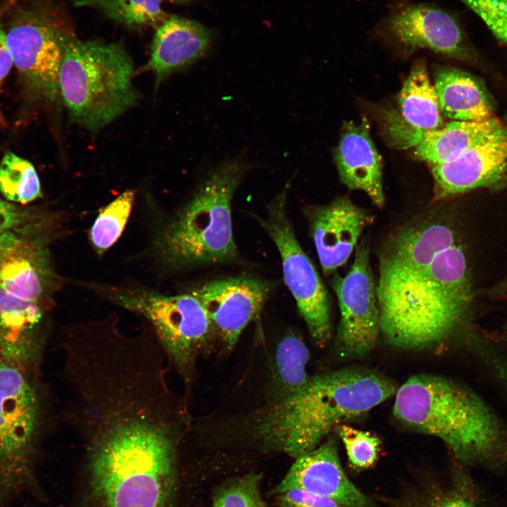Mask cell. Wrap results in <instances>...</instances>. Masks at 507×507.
<instances>
[{"mask_svg":"<svg viewBox=\"0 0 507 507\" xmlns=\"http://www.w3.org/2000/svg\"><path fill=\"white\" fill-rule=\"evenodd\" d=\"M380 332L406 351L451 338L472 299L466 257L451 228L425 220L402 227L385 244L376 286Z\"/></svg>","mask_w":507,"mask_h":507,"instance_id":"cell-1","label":"cell"},{"mask_svg":"<svg viewBox=\"0 0 507 507\" xmlns=\"http://www.w3.org/2000/svg\"><path fill=\"white\" fill-rule=\"evenodd\" d=\"M182 434L145 417H115L84 431L86 507H175Z\"/></svg>","mask_w":507,"mask_h":507,"instance_id":"cell-2","label":"cell"},{"mask_svg":"<svg viewBox=\"0 0 507 507\" xmlns=\"http://www.w3.org/2000/svg\"><path fill=\"white\" fill-rule=\"evenodd\" d=\"M396 390L391 380L367 369L325 373L253 413L249 432L265 448L295 459L316 448L342 422L365 414Z\"/></svg>","mask_w":507,"mask_h":507,"instance_id":"cell-3","label":"cell"},{"mask_svg":"<svg viewBox=\"0 0 507 507\" xmlns=\"http://www.w3.org/2000/svg\"><path fill=\"white\" fill-rule=\"evenodd\" d=\"M393 413L404 426L441 439L465 468L507 470V425L467 386L437 375L411 376L397 388Z\"/></svg>","mask_w":507,"mask_h":507,"instance_id":"cell-4","label":"cell"},{"mask_svg":"<svg viewBox=\"0 0 507 507\" xmlns=\"http://www.w3.org/2000/svg\"><path fill=\"white\" fill-rule=\"evenodd\" d=\"M244 171L238 158L220 165L163 227L156 244L167 266L183 270L237 259L231 207Z\"/></svg>","mask_w":507,"mask_h":507,"instance_id":"cell-5","label":"cell"},{"mask_svg":"<svg viewBox=\"0 0 507 507\" xmlns=\"http://www.w3.org/2000/svg\"><path fill=\"white\" fill-rule=\"evenodd\" d=\"M132 75L133 62L123 45L74 37L64 49L59 96L71 119L96 132L139 101Z\"/></svg>","mask_w":507,"mask_h":507,"instance_id":"cell-6","label":"cell"},{"mask_svg":"<svg viewBox=\"0 0 507 507\" xmlns=\"http://www.w3.org/2000/svg\"><path fill=\"white\" fill-rule=\"evenodd\" d=\"M114 303L144 318L159 342L168 368L186 384L193 378L197 357L213 332L208 315L191 292L166 295L142 289L106 290Z\"/></svg>","mask_w":507,"mask_h":507,"instance_id":"cell-7","label":"cell"},{"mask_svg":"<svg viewBox=\"0 0 507 507\" xmlns=\"http://www.w3.org/2000/svg\"><path fill=\"white\" fill-rule=\"evenodd\" d=\"M4 29L13 65L28 90L39 99L57 100L64 49L75 37L65 12L52 0H35L17 8Z\"/></svg>","mask_w":507,"mask_h":507,"instance_id":"cell-8","label":"cell"},{"mask_svg":"<svg viewBox=\"0 0 507 507\" xmlns=\"http://www.w3.org/2000/svg\"><path fill=\"white\" fill-rule=\"evenodd\" d=\"M41 403L23 368L0 361V489L14 492L32 480Z\"/></svg>","mask_w":507,"mask_h":507,"instance_id":"cell-9","label":"cell"},{"mask_svg":"<svg viewBox=\"0 0 507 507\" xmlns=\"http://www.w3.org/2000/svg\"><path fill=\"white\" fill-rule=\"evenodd\" d=\"M285 187L267 205L265 216L253 214L275 243L283 277L314 342L324 346L331 337L330 309L326 289L299 242L287 213Z\"/></svg>","mask_w":507,"mask_h":507,"instance_id":"cell-10","label":"cell"},{"mask_svg":"<svg viewBox=\"0 0 507 507\" xmlns=\"http://www.w3.org/2000/svg\"><path fill=\"white\" fill-rule=\"evenodd\" d=\"M56 220L0 234V289L46 309L61 284L50 249Z\"/></svg>","mask_w":507,"mask_h":507,"instance_id":"cell-11","label":"cell"},{"mask_svg":"<svg viewBox=\"0 0 507 507\" xmlns=\"http://www.w3.org/2000/svg\"><path fill=\"white\" fill-rule=\"evenodd\" d=\"M373 28L377 37L405 52L428 49L465 62L478 60L458 18L433 4L409 1L395 4Z\"/></svg>","mask_w":507,"mask_h":507,"instance_id":"cell-12","label":"cell"},{"mask_svg":"<svg viewBox=\"0 0 507 507\" xmlns=\"http://www.w3.org/2000/svg\"><path fill=\"white\" fill-rule=\"evenodd\" d=\"M332 288L340 311L335 337L337 353L344 358L369 354L381 332L376 285L365 244L356 247L351 269L344 277L335 275Z\"/></svg>","mask_w":507,"mask_h":507,"instance_id":"cell-13","label":"cell"},{"mask_svg":"<svg viewBox=\"0 0 507 507\" xmlns=\"http://www.w3.org/2000/svg\"><path fill=\"white\" fill-rule=\"evenodd\" d=\"M430 166L435 201L451 199L477 188L501 186L507 181V125L456 158Z\"/></svg>","mask_w":507,"mask_h":507,"instance_id":"cell-14","label":"cell"},{"mask_svg":"<svg viewBox=\"0 0 507 507\" xmlns=\"http://www.w3.org/2000/svg\"><path fill=\"white\" fill-rule=\"evenodd\" d=\"M270 289L258 277L238 275L208 281L190 292L204 307L213 332L230 349L260 313Z\"/></svg>","mask_w":507,"mask_h":507,"instance_id":"cell-15","label":"cell"},{"mask_svg":"<svg viewBox=\"0 0 507 507\" xmlns=\"http://www.w3.org/2000/svg\"><path fill=\"white\" fill-rule=\"evenodd\" d=\"M294 460L272 490L273 494L301 489L330 498L344 507H377L344 472L334 438L327 439Z\"/></svg>","mask_w":507,"mask_h":507,"instance_id":"cell-16","label":"cell"},{"mask_svg":"<svg viewBox=\"0 0 507 507\" xmlns=\"http://www.w3.org/2000/svg\"><path fill=\"white\" fill-rule=\"evenodd\" d=\"M306 214L311 237L325 274L346 262L361 233L372 221L366 210L345 196L308 209Z\"/></svg>","mask_w":507,"mask_h":507,"instance_id":"cell-17","label":"cell"},{"mask_svg":"<svg viewBox=\"0 0 507 507\" xmlns=\"http://www.w3.org/2000/svg\"><path fill=\"white\" fill-rule=\"evenodd\" d=\"M505 125L495 116L482 120H451L440 129L420 131L392 119L388 134L395 146L414 147V154L430 165L450 161Z\"/></svg>","mask_w":507,"mask_h":507,"instance_id":"cell-18","label":"cell"},{"mask_svg":"<svg viewBox=\"0 0 507 507\" xmlns=\"http://www.w3.org/2000/svg\"><path fill=\"white\" fill-rule=\"evenodd\" d=\"M368 120L345 122L334 159L341 181L350 189L364 192L372 202L384 204L382 162L370 134Z\"/></svg>","mask_w":507,"mask_h":507,"instance_id":"cell-19","label":"cell"},{"mask_svg":"<svg viewBox=\"0 0 507 507\" xmlns=\"http://www.w3.org/2000/svg\"><path fill=\"white\" fill-rule=\"evenodd\" d=\"M46 308L0 289L1 359L24 368L39 354Z\"/></svg>","mask_w":507,"mask_h":507,"instance_id":"cell-20","label":"cell"},{"mask_svg":"<svg viewBox=\"0 0 507 507\" xmlns=\"http://www.w3.org/2000/svg\"><path fill=\"white\" fill-rule=\"evenodd\" d=\"M211 36L199 23L170 15L156 28L146 68L155 75L156 85L175 71L191 65L208 49Z\"/></svg>","mask_w":507,"mask_h":507,"instance_id":"cell-21","label":"cell"},{"mask_svg":"<svg viewBox=\"0 0 507 507\" xmlns=\"http://www.w3.org/2000/svg\"><path fill=\"white\" fill-rule=\"evenodd\" d=\"M434 77L443 118L477 121L494 116L492 97L476 77L455 67L437 65Z\"/></svg>","mask_w":507,"mask_h":507,"instance_id":"cell-22","label":"cell"},{"mask_svg":"<svg viewBox=\"0 0 507 507\" xmlns=\"http://www.w3.org/2000/svg\"><path fill=\"white\" fill-rule=\"evenodd\" d=\"M400 118L393 119L416 130L429 131L445 125L434 85L424 59L416 61L398 96Z\"/></svg>","mask_w":507,"mask_h":507,"instance_id":"cell-23","label":"cell"},{"mask_svg":"<svg viewBox=\"0 0 507 507\" xmlns=\"http://www.w3.org/2000/svg\"><path fill=\"white\" fill-rule=\"evenodd\" d=\"M162 0H75L76 7L101 11L108 18L130 28H158L170 15L161 8Z\"/></svg>","mask_w":507,"mask_h":507,"instance_id":"cell-24","label":"cell"},{"mask_svg":"<svg viewBox=\"0 0 507 507\" xmlns=\"http://www.w3.org/2000/svg\"><path fill=\"white\" fill-rule=\"evenodd\" d=\"M310 353L303 339L295 334H286L275 353L274 377L280 398L302 389L309 381L306 365Z\"/></svg>","mask_w":507,"mask_h":507,"instance_id":"cell-25","label":"cell"},{"mask_svg":"<svg viewBox=\"0 0 507 507\" xmlns=\"http://www.w3.org/2000/svg\"><path fill=\"white\" fill-rule=\"evenodd\" d=\"M0 192L7 201L20 205L39 198L41 184L33 165L6 152L0 164Z\"/></svg>","mask_w":507,"mask_h":507,"instance_id":"cell-26","label":"cell"},{"mask_svg":"<svg viewBox=\"0 0 507 507\" xmlns=\"http://www.w3.org/2000/svg\"><path fill=\"white\" fill-rule=\"evenodd\" d=\"M134 192L127 190L100 210L89 232L91 244L101 255L121 236L130 217Z\"/></svg>","mask_w":507,"mask_h":507,"instance_id":"cell-27","label":"cell"},{"mask_svg":"<svg viewBox=\"0 0 507 507\" xmlns=\"http://www.w3.org/2000/svg\"><path fill=\"white\" fill-rule=\"evenodd\" d=\"M261 480L256 473L229 480L215 492L212 507H267L260 492Z\"/></svg>","mask_w":507,"mask_h":507,"instance_id":"cell-28","label":"cell"},{"mask_svg":"<svg viewBox=\"0 0 507 507\" xmlns=\"http://www.w3.org/2000/svg\"><path fill=\"white\" fill-rule=\"evenodd\" d=\"M337 431L353 468L363 470L374 465L380 450L378 437L370 432L345 424L339 425Z\"/></svg>","mask_w":507,"mask_h":507,"instance_id":"cell-29","label":"cell"},{"mask_svg":"<svg viewBox=\"0 0 507 507\" xmlns=\"http://www.w3.org/2000/svg\"><path fill=\"white\" fill-rule=\"evenodd\" d=\"M485 24L492 35L507 45V0H460Z\"/></svg>","mask_w":507,"mask_h":507,"instance_id":"cell-30","label":"cell"},{"mask_svg":"<svg viewBox=\"0 0 507 507\" xmlns=\"http://www.w3.org/2000/svg\"><path fill=\"white\" fill-rule=\"evenodd\" d=\"M54 214L31 208L0 197V234L44 221Z\"/></svg>","mask_w":507,"mask_h":507,"instance_id":"cell-31","label":"cell"},{"mask_svg":"<svg viewBox=\"0 0 507 507\" xmlns=\"http://www.w3.org/2000/svg\"><path fill=\"white\" fill-rule=\"evenodd\" d=\"M275 496L280 507H344L330 498L301 489H290Z\"/></svg>","mask_w":507,"mask_h":507,"instance_id":"cell-32","label":"cell"},{"mask_svg":"<svg viewBox=\"0 0 507 507\" xmlns=\"http://www.w3.org/2000/svg\"><path fill=\"white\" fill-rule=\"evenodd\" d=\"M13 65V58L6 44L5 31L0 23V87ZM5 125V118L0 110V126Z\"/></svg>","mask_w":507,"mask_h":507,"instance_id":"cell-33","label":"cell"},{"mask_svg":"<svg viewBox=\"0 0 507 507\" xmlns=\"http://www.w3.org/2000/svg\"><path fill=\"white\" fill-rule=\"evenodd\" d=\"M173 1L182 2V1H188V0H173Z\"/></svg>","mask_w":507,"mask_h":507,"instance_id":"cell-34","label":"cell"}]
</instances>
